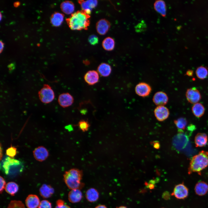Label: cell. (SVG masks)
Segmentation results:
<instances>
[{
  "mask_svg": "<svg viewBox=\"0 0 208 208\" xmlns=\"http://www.w3.org/2000/svg\"><path fill=\"white\" fill-rule=\"evenodd\" d=\"M54 189L50 185L44 184L39 189V193L42 197L44 198L51 197L54 194Z\"/></svg>",
  "mask_w": 208,
  "mask_h": 208,
  "instance_id": "19",
  "label": "cell"
},
{
  "mask_svg": "<svg viewBox=\"0 0 208 208\" xmlns=\"http://www.w3.org/2000/svg\"><path fill=\"white\" fill-rule=\"evenodd\" d=\"M168 98L167 94L162 91L156 92L153 96V101L158 106H164L168 102Z\"/></svg>",
  "mask_w": 208,
  "mask_h": 208,
  "instance_id": "12",
  "label": "cell"
},
{
  "mask_svg": "<svg viewBox=\"0 0 208 208\" xmlns=\"http://www.w3.org/2000/svg\"><path fill=\"white\" fill-rule=\"evenodd\" d=\"M0 192L1 194L3 192L5 188L6 185V182L4 178L0 176Z\"/></svg>",
  "mask_w": 208,
  "mask_h": 208,
  "instance_id": "36",
  "label": "cell"
},
{
  "mask_svg": "<svg viewBox=\"0 0 208 208\" xmlns=\"http://www.w3.org/2000/svg\"><path fill=\"white\" fill-rule=\"evenodd\" d=\"M73 97L68 93H64L60 94L58 98V102L61 106L66 108L68 107L73 103Z\"/></svg>",
  "mask_w": 208,
  "mask_h": 208,
  "instance_id": "10",
  "label": "cell"
},
{
  "mask_svg": "<svg viewBox=\"0 0 208 208\" xmlns=\"http://www.w3.org/2000/svg\"><path fill=\"white\" fill-rule=\"evenodd\" d=\"M3 170L6 174H8L11 169L23 168V165L19 161L13 158L7 157L2 162Z\"/></svg>",
  "mask_w": 208,
  "mask_h": 208,
  "instance_id": "5",
  "label": "cell"
},
{
  "mask_svg": "<svg viewBox=\"0 0 208 208\" xmlns=\"http://www.w3.org/2000/svg\"><path fill=\"white\" fill-rule=\"evenodd\" d=\"M208 140L207 135L204 133H198L195 136L194 142L196 147L204 146L207 144Z\"/></svg>",
  "mask_w": 208,
  "mask_h": 208,
  "instance_id": "20",
  "label": "cell"
},
{
  "mask_svg": "<svg viewBox=\"0 0 208 208\" xmlns=\"http://www.w3.org/2000/svg\"><path fill=\"white\" fill-rule=\"evenodd\" d=\"M64 15L60 13L55 12L53 14L51 18V24L55 27L60 25L62 23L64 18Z\"/></svg>",
  "mask_w": 208,
  "mask_h": 208,
  "instance_id": "24",
  "label": "cell"
},
{
  "mask_svg": "<svg viewBox=\"0 0 208 208\" xmlns=\"http://www.w3.org/2000/svg\"><path fill=\"white\" fill-rule=\"evenodd\" d=\"M194 191L196 194L198 196H204L208 191V185L204 181H199L196 184L194 187Z\"/></svg>",
  "mask_w": 208,
  "mask_h": 208,
  "instance_id": "18",
  "label": "cell"
},
{
  "mask_svg": "<svg viewBox=\"0 0 208 208\" xmlns=\"http://www.w3.org/2000/svg\"><path fill=\"white\" fill-rule=\"evenodd\" d=\"M90 15L83 10L78 11L66 19L70 28L73 30H87L90 24Z\"/></svg>",
  "mask_w": 208,
  "mask_h": 208,
  "instance_id": "1",
  "label": "cell"
},
{
  "mask_svg": "<svg viewBox=\"0 0 208 208\" xmlns=\"http://www.w3.org/2000/svg\"><path fill=\"white\" fill-rule=\"evenodd\" d=\"M95 208H107L104 205H100L97 206Z\"/></svg>",
  "mask_w": 208,
  "mask_h": 208,
  "instance_id": "43",
  "label": "cell"
},
{
  "mask_svg": "<svg viewBox=\"0 0 208 208\" xmlns=\"http://www.w3.org/2000/svg\"><path fill=\"white\" fill-rule=\"evenodd\" d=\"M2 156V150L1 147V146H0V159L1 160V158Z\"/></svg>",
  "mask_w": 208,
  "mask_h": 208,
  "instance_id": "45",
  "label": "cell"
},
{
  "mask_svg": "<svg viewBox=\"0 0 208 208\" xmlns=\"http://www.w3.org/2000/svg\"><path fill=\"white\" fill-rule=\"evenodd\" d=\"M197 77L201 79L206 78L208 75L207 68L204 66H201L198 67L196 71Z\"/></svg>",
  "mask_w": 208,
  "mask_h": 208,
  "instance_id": "30",
  "label": "cell"
},
{
  "mask_svg": "<svg viewBox=\"0 0 208 208\" xmlns=\"http://www.w3.org/2000/svg\"><path fill=\"white\" fill-rule=\"evenodd\" d=\"M110 27L109 21L105 19L99 20L96 25V29L97 32L101 35L105 34L108 31Z\"/></svg>",
  "mask_w": 208,
  "mask_h": 208,
  "instance_id": "14",
  "label": "cell"
},
{
  "mask_svg": "<svg viewBox=\"0 0 208 208\" xmlns=\"http://www.w3.org/2000/svg\"><path fill=\"white\" fill-rule=\"evenodd\" d=\"M55 208H71L68 205L65 204L64 205L61 206H60V207H58V206H56Z\"/></svg>",
  "mask_w": 208,
  "mask_h": 208,
  "instance_id": "41",
  "label": "cell"
},
{
  "mask_svg": "<svg viewBox=\"0 0 208 208\" xmlns=\"http://www.w3.org/2000/svg\"><path fill=\"white\" fill-rule=\"evenodd\" d=\"M7 208H25V206L21 201L12 200L10 202Z\"/></svg>",
  "mask_w": 208,
  "mask_h": 208,
  "instance_id": "31",
  "label": "cell"
},
{
  "mask_svg": "<svg viewBox=\"0 0 208 208\" xmlns=\"http://www.w3.org/2000/svg\"><path fill=\"white\" fill-rule=\"evenodd\" d=\"M56 206L60 207L65 204V202L64 200L61 199L57 200L56 202Z\"/></svg>",
  "mask_w": 208,
  "mask_h": 208,
  "instance_id": "38",
  "label": "cell"
},
{
  "mask_svg": "<svg viewBox=\"0 0 208 208\" xmlns=\"http://www.w3.org/2000/svg\"><path fill=\"white\" fill-rule=\"evenodd\" d=\"M188 76H192L193 74V71L191 70H189L186 72V74Z\"/></svg>",
  "mask_w": 208,
  "mask_h": 208,
  "instance_id": "39",
  "label": "cell"
},
{
  "mask_svg": "<svg viewBox=\"0 0 208 208\" xmlns=\"http://www.w3.org/2000/svg\"><path fill=\"white\" fill-rule=\"evenodd\" d=\"M152 90L151 86L148 84L144 82H141L137 84L135 88L136 94L138 96L142 97L148 96Z\"/></svg>",
  "mask_w": 208,
  "mask_h": 208,
  "instance_id": "8",
  "label": "cell"
},
{
  "mask_svg": "<svg viewBox=\"0 0 208 208\" xmlns=\"http://www.w3.org/2000/svg\"><path fill=\"white\" fill-rule=\"evenodd\" d=\"M25 204L27 208L38 207L40 202L38 196L35 194H29L25 200Z\"/></svg>",
  "mask_w": 208,
  "mask_h": 208,
  "instance_id": "17",
  "label": "cell"
},
{
  "mask_svg": "<svg viewBox=\"0 0 208 208\" xmlns=\"http://www.w3.org/2000/svg\"><path fill=\"white\" fill-rule=\"evenodd\" d=\"M83 195L80 189L72 190L69 192L68 195L69 201L72 203H76L80 202L82 199Z\"/></svg>",
  "mask_w": 208,
  "mask_h": 208,
  "instance_id": "16",
  "label": "cell"
},
{
  "mask_svg": "<svg viewBox=\"0 0 208 208\" xmlns=\"http://www.w3.org/2000/svg\"><path fill=\"white\" fill-rule=\"evenodd\" d=\"M83 172L77 168L71 169L66 171L63 175L64 179L68 187L72 190L82 188L84 184L81 181Z\"/></svg>",
  "mask_w": 208,
  "mask_h": 208,
  "instance_id": "2",
  "label": "cell"
},
{
  "mask_svg": "<svg viewBox=\"0 0 208 208\" xmlns=\"http://www.w3.org/2000/svg\"><path fill=\"white\" fill-rule=\"evenodd\" d=\"M155 10L162 16L165 17L166 15V8L165 2L163 0L156 1L154 4Z\"/></svg>",
  "mask_w": 208,
  "mask_h": 208,
  "instance_id": "23",
  "label": "cell"
},
{
  "mask_svg": "<svg viewBox=\"0 0 208 208\" xmlns=\"http://www.w3.org/2000/svg\"><path fill=\"white\" fill-rule=\"evenodd\" d=\"M60 8L64 13L69 14L72 13L74 11L75 6L72 1H65L61 3Z\"/></svg>",
  "mask_w": 208,
  "mask_h": 208,
  "instance_id": "25",
  "label": "cell"
},
{
  "mask_svg": "<svg viewBox=\"0 0 208 208\" xmlns=\"http://www.w3.org/2000/svg\"><path fill=\"white\" fill-rule=\"evenodd\" d=\"M117 208H127L126 207L124 206H120L118 207Z\"/></svg>",
  "mask_w": 208,
  "mask_h": 208,
  "instance_id": "47",
  "label": "cell"
},
{
  "mask_svg": "<svg viewBox=\"0 0 208 208\" xmlns=\"http://www.w3.org/2000/svg\"><path fill=\"white\" fill-rule=\"evenodd\" d=\"M84 79L86 82L89 85H93L99 81V74L96 70H89L85 74Z\"/></svg>",
  "mask_w": 208,
  "mask_h": 208,
  "instance_id": "13",
  "label": "cell"
},
{
  "mask_svg": "<svg viewBox=\"0 0 208 208\" xmlns=\"http://www.w3.org/2000/svg\"><path fill=\"white\" fill-rule=\"evenodd\" d=\"M83 63L86 64H89V62L88 61H84Z\"/></svg>",
  "mask_w": 208,
  "mask_h": 208,
  "instance_id": "46",
  "label": "cell"
},
{
  "mask_svg": "<svg viewBox=\"0 0 208 208\" xmlns=\"http://www.w3.org/2000/svg\"><path fill=\"white\" fill-rule=\"evenodd\" d=\"M185 95L188 101L192 104H194L198 103L201 98L199 91L195 87L188 89Z\"/></svg>",
  "mask_w": 208,
  "mask_h": 208,
  "instance_id": "7",
  "label": "cell"
},
{
  "mask_svg": "<svg viewBox=\"0 0 208 208\" xmlns=\"http://www.w3.org/2000/svg\"><path fill=\"white\" fill-rule=\"evenodd\" d=\"M208 166V152L200 151L191 159L188 168V173L197 172L200 174L201 171Z\"/></svg>",
  "mask_w": 208,
  "mask_h": 208,
  "instance_id": "3",
  "label": "cell"
},
{
  "mask_svg": "<svg viewBox=\"0 0 208 208\" xmlns=\"http://www.w3.org/2000/svg\"><path fill=\"white\" fill-rule=\"evenodd\" d=\"M188 188L182 183L175 186L171 195L174 196L177 199H183L188 196Z\"/></svg>",
  "mask_w": 208,
  "mask_h": 208,
  "instance_id": "6",
  "label": "cell"
},
{
  "mask_svg": "<svg viewBox=\"0 0 208 208\" xmlns=\"http://www.w3.org/2000/svg\"><path fill=\"white\" fill-rule=\"evenodd\" d=\"M115 44L114 39L110 37L105 38L102 43V46L104 49L108 51L113 50L114 48Z\"/></svg>",
  "mask_w": 208,
  "mask_h": 208,
  "instance_id": "29",
  "label": "cell"
},
{
  "mask_svg": "<svg viewBox=\"0 0 208 208\" xmlns=\"http://www.w3.org/2000/svg\"><path fill=\"white\" fill-rule=\"evenodd\" d=\"M33 153L35 159L39 161H44L49 156L48 150L42 146L36 148L33 151Z\"/></svg>",
  "mask_w": 208,
  "mask_h": 208,
  "instance_id": "11",
  "label": "cell"
},
{
  "mask_svg": "<svg viewBox=\"0 0 208 208\" xmlns=\"http://www.w3.org/2000/svg\"><path fill=\"white\" fill-rule=\"evenodd\" d=\"M88 41L91 44L94 45L98 43L99 39L96 35H92L89 37Z\"/></svg>",
  "mask_w": 208,
  "mask_h": 208,
  "instance_id": "35",
  "label": "cell"
},
{
  "mask_svg": "<svg viewBox=\"0 0 208 208\" xmlns=\"http://www.w3.org/2000/svg\"><path fill=\"white\" fill-rule=\"evenodd\" d=\"M17 149L16 148L11 146L8 148L6 151V154L9 157L13 158L16 155Z\"/></svg>",
  "mask_w": 208,
  "mask_h": 208,
  "instance_id": "33",
  "label": "cell"
},
{
  "mask_svg": "<svg viewBox=\"0 0 208 208\" xmlns=\"http://www.w3.org/2000/svg\"><path fill=\"white\" fill-rule=\"evenodd\" d=\"M207 124H208V122H207Z\"/></svg>",
  "mask_w": 208,
  "mask_h": 208,
  "instance_id": "49",
  "label": "cell"
},
{
  "mask_svg": "<svg viewBox=\"0 0 208 208\" xmlns=\"http://www.w3.org/2000/svg\"><path fill=\"white\" fill-rule=\"evenodd\" d=\"M77 125L80 129L84 132L87 131L90 127V125L88 121L84 120L79 121Z\"/></svg>",
  "mask_w": 208,
  "mask_h": 208,
  "instance_id": "32",
  "label": "cell"
},
{
  "mask_svg": "<svg viewBox=\"0 0 208 208\" xmlns=\"http://www.w3.org/2000/svg\"><path fill=\"white\" fill-rule=\"evenodd\" d=\"M1 17H2L1 14V13H0V20H1Z\"/></svg>",
  "mask_w": 208,
  "mask_h": 208,
  "instance_id": "48",
  "label": "cell"
},
{
  "mask_svg": "<svg viewBox=\"0 0 208 208\" xmlns=\"http://www.w3.org/2000/svg\"><path fill=\"white\" fill-rule=\"evenodd\" d=\"M174 123L178 129L179 133H182L187 124V121L185 118L181 117L174 120Z\"/></svg>",
  "mask_w": 208,
  "mask_h": 208,
  "instance_id": "28",
  "label": "cell"
},
{
  "mask_svg": "<svg viewBox=\"0 0 208 208\" xmlns=\"http://www.w3.org/2000/svg\"><path fill=\"white\" fill-rule=\"evenodd\" d=\"M38 208H52L51 203L47 200H43L40 202Z\"/></svg>",
  "mask_w": 208,
  "mask_h": 208,
  "instance_id": "34",
  "label": "cell"
},
{
  "mask_svg": "<svg viewBox=\"0 0 208 208\" xmlns=\"http://www.w3.org/2000/svg\"><path fill=\"white\" fill-rule=\"evenodd\" d=\"M97 72L101 76L103 77H107L112 72V68L109 64L103 63L98 66Z\"/></svg>",
  "mask_w": 208,
  "mask_h": 208,
  "instance_id": "21",
  "label": "cell"
},
{
  "mask_svg": "<svg viewBox=\"0 0 208 208\" xmlns=\"http://www.w3.org/2000/svg\"><path fill=\"white\" fill-rule=\"evenodd\" d=\"M0 53H1L3 50V48L4 47V44L1 41H0Z\"/></svg>",
  "mask_w": 208,
  "mask_h": 208,
  "instance_id": "42",
  "label": "cell"
},
{
  "mask_svg": "<svg viewBox=\"0 0 208 208\" xmlns=\"http://www.w3.org/2000/svg\"><path fill=\"white\" fill-rule=\"evenodd\" d=\"M78 3L82 10L89 15L92 10L97 5L98 1L96 0H79Z\"/></svg>",
  "mask_w": 208,
  "mask_h": 208,
  "instance_id": "15",
  "label": "cell"
},
{
  "mask_svg": "<svg viewBox=\"0 0 208 208\" xmlns=\"http://www.w3.org/2000/svg\"><path fill=\"white\" fill-rule=\"evenodd\" d=\"M19 189L18 185L14 182H10L6 184L5 190L9 194L14 196L18 192Z\"/></svg>",
  "mask_w": 208,
  "mask_h": 208,
  "instance_id": "27",
  "label": "cell"
},
{
  "mask_svg": "<svg viewBox=\"0 0 208 208\" xmlns=\"http://www.w3.org/2000/svg\"><path fill=\"white\" fill-rule=\"evenodd\" d=\"M192 110L194 115L197 118L202 117L205 112L204 106L201 103H199L194 104L192 107Z\"/></svg>",
  "mask_w": 208,
  "mask_h": 208,
  "instance_id": "26",
  "label": "cell"
},
{
  "mask_svg": "<svg viewBox=\"0 0 208 208\" xmlns=\"http://www.w3.org/2000/svg\"><path fill=\"white\" fill-rule=\"evenodd\" d=\"M85 196L88 201L90 202H94L99 199V194L96 189L94 188H91L86 191Z\"/></svg>",
  "mask_w": 208,
  "mask_h": 208,
  "instance_id": "22",
  "label": "cell"
},
{
  "mask_svg": "<svg viewBox=\"0 0 208 208\" xmlns=\"http://www.w3.org/2000/svg\"><path fill=\"white\" fill-rule=\"evenodd\" d=\"M168 193L167 192H165L163 195V196L165 199L167 200L170 197V196Z\"/></svg>",
  "mask_w": 208,
  "mask_h": 208,
  "instance_id": "40",
  "label": "cell"
},
{
  "mask_svg": "<svg viewBox=\"0 0 208 208\" xmlns=\"http://www.w3.org/2000/svg\"><path fill=\"white\" fill-rule=\"evenodd\" d=\"M20 5V3L18 1H16L14 3V5L15 7H17Z\"/></svg>",
  "mask_w": 208,
  "mask_h": 208,
  "instance_id": "44",
  "label": "cell"
},
{
  "mask_svg": "<svg viewBox=\"0 0 208 208\" xmlns=\"http://www.w3.org/2000/svg\"><path fill=\"white\" fill-rule=\"evenodd\" d=\"M154 114L158 120L163 121L168 118L170 112L168 109L164 106H159L155 109Z\"/></svg>",
  "mask_w": 208,
  "mask_h": 208,
  "instance_id": "9",
  "label": "cell"
},
{
  "mask_svg": "<svg viewBox=\"0 0 208 208\" xmlns=\"http://www.w3.org/2000/svg\"><path fill=\"white\" fill-rule=\"evenodd\" d=\"M196 129L195 125L192 124H190L187 127V131L191 132L195 131Z\"/></svg>",
  "mask_w": 208,
  "mask_h": 208,
  "instance_id": "37",
  "label": "cell"
},
{
  "mask_svg": "<svg viewBox=\"0 0 208 208\" xmlns=\"http://www.w3.org/2000/svg\"><path fill=\"white\" fill-rule=\"evenodd\" d=\"M38 96L41 101L45 103L51 102L55 98L54 92L51 87L47 84L44 85L39 92Z\"/></svg>",
  "mask_w": 208,
  "mask_h": 208,
  "instance_id": "4",
  "label": "cell"
}]
</instances>
